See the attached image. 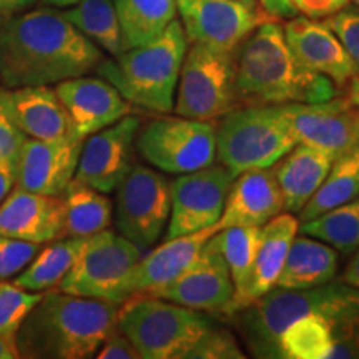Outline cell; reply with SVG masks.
<instances>
[{
  "mask_svg": "<svg viewBox=\"0 0 359 359\" xmlns=\"http://www.w3.org/2000/svg\"><path fill=\"white\" fill-rule=\"evenodd\" d=\"M103 58L57 8L34 7L0 25V87H53L97 70Z\"/></svg>",
  "mask_w": 359,
  "mask_h": 359,
  "instance_id": "cell-1",
  "label": "cell"
},
{
  "mask_svg": "<svg viewBox=\"0 0 359 359\" xmlns=\"http://www.w3.org/2000/svg\"><path fill=\"white\" fill-rule=\"evenodd\" d=\"M268 19L236 48V92L240 105L320 103L339 95L326 75L296 60L283 25Z\"/></svg>",
  "mask_w": 359,
  "mask_h": 359,
  "instance_id": "cell-2",
  "label": "cell"
},
{
  "mask_svg": "<svg viewBox=\"0 0 359 359\" xmlns=\"http://www.w3.org/2000/svg\"><path fill=\"white\" fill-rule=\"evenodd\" d=\"M118 303L45 291L15 334L19 356L27 359H88L116 330Z\"/></svg>",
  "mask_w": 359,
  "mask_h": 359,
  "instance_id": "cell-3",
  "label": "cell"
},
{
  "mask_svg": "<svg viewBox=\"0 0 359 359\" xmlns=\"http://www.w3.org/2000/svg\"><path fill=\"white\" fill-rule=\"evenodd\" d=\"M188 45L182 22L175 19L151 42L103 58L95 72L98 77L109 80L130 105L170 114Z\"/></svg>",
  "mask_w": 359,
  "mask_h": 359,
  "instance_id": "cell-4",
  "label": "cell"
},
{
  "mask_svg": "<svg viewBox=\"0 0 359 359\" xmlns=\"http://www.w3.org/2000/svg\"><path fill=\"white\" fill-rule=\"evenodd\" d=\"M299 143L286 105H238L217 125V158L233 177L276 165Z\"/></svg>",
  "mask_w": 359,
  "mask_h": 359,
  "instance_id": "cell-5",
  "label": "cell"
},
{
  "mask_svg": "<svg viewBox=\"0 0 359 359\" xmlns=\"http://www.w3.org/2000/svg\"><path fill=\"white\" fill-rule=\"evenodd\" d=\"M212 326L201 311L148 294L125 299L116 320L142 359H187Z\"/></svg>",
  "mask_w": 359,
  "mask_h": 359,
  "instance_id": "cell-6",
  "label": "cell"
},
{
  "mask_svg": "<svg viewBox=\"0 0 359 359\" xmlns=\"http://www.w3.org/2000/svg\"><path fill=\"white\" fill-rule=\"evenodd\" d=\"M238 105L236 50L188 45L175 95V114L213 122Z\"/></svg>",
  "mask_w": 359,
  "mask_h": 359,
  "instance_id": "cell-7",
  "label": "cell"
},
{
  "mask_svg": "<svg viewBox=\"0 0 359 359\" xmlns=\"http://www.w3.org/2000/svg\"><path fill=\"white\" fill-rule=\"evenodd\" d=\"M135 148L160 172L190 173L217 160V125L163 114L138 128Z\"/></svg>",
  "mask_w": 359,
  "mask_h": 359,
  "instance_id": "cell-8",
  "label": "cell"
},
{
  "mask_svg": "<svg viewBox=\"0 0 359 359\" xmlns=\"http://www.w3.org/2000/svg\"><path fill=\"white\" fill-rule=\"evenodd\" d=\"M115 224L122 236L148 250L165 235L172 210V182L145 165H135L115 188Z\"/></svg>",
  "mask_w": 359,
  "mask_h": 359,
  "instance_id": "cell-9",
  "label": "cell"
},
{
  "mask_svg": "<svg viewBox=\"0 0 359 359\" xmlns=\"http://www.w3.org/2000/svg\"><path fill=\"white\" fill-rule=\"evenodd\" d=\"M145 250L107 228L87 238L82 253L58 285L69 294L122 304V285Z\"/></svg>",
  "mask_w": 359,
  "mask_h": 359,
  "instance_id": "cell-10",
  "label": "cell"
},
{
  "mask_svg": "<svg viewBox=\"0 0 359 359\" xmlns=\"http://www.w3.org/2000/svg\"><path fill=\"white\" fill-rule=\"evenodd\" d=\"M233 178L223 165H210L172 182V210L165 240L213 226L222 217Z\"/></svg>",
  "mask_w": 359,
  "mask_h": 359,
  "instance_id": "cell-11",
  "label": "cell"
},
{
  "mask_svg": "<svg viewBox=\"0 0 359 359\" xmlns=\"http://www.w3.org/2000/svg\"><path fill=\"white\" fill-rule=\"evenodd\" d=\"M188 42L223 50H236L262 22L273 19L263 8H251L233 0H177Z\"/></svg>",
  "mask_w": 359,
  "mask_h": 359,
  "instance_id": "cell-12",
  "label": "cell"
},
{
  "mask_svg": "<svg viewBox=\"0 0 359 359\" xmlns=\"http://www.w3.org/2000/svg\"><path fill=\"white\" fill-rule=\"evenodd\" d=\"M138 128L140 118L128 114L110 127L88 135L83 140L74 180L102 193L115 191L133 167Z\"/></svg>",
  "mask_w": 359,
  "mask_h": 359,
  "instance_id": "cell-13",
  "label": "cell"
},
{
  "mask_svg": "<svg viewBox=\"0 0 359 359\" xmlns=\"http://www.w3.org/2000/svg\"><path fill=\"white\" fill-rule=\"evenodd\" d=\"M155 298L182 304L196 311L226 313L235 296L230 269L210 238L196 258L168 286L156 291Z\"/></svg>",
  "mask_w": 359,
  "mask_h": 359,
  "instance_id": "cell-14",
  "label": "cell"
},
{
  "mask_svg": "<svg viewBox=\"0 0 359 359\" xmlns=\"http://www.w3.org/2000/svg\"><path fill=\"white\" fill-rule=\"evenodd\" d=\"M299 143L316 147L334 158L359 148V107L348 98L320 103H288Z\"/></svg>",
  "mask_w": 359,
  "mask_h": 359,
  "instance_id": "cell-15",
  "label": "cell"
},
{
  "mask_svg": "<svg viewBox=\"0 0 359 359\" xmlns=\"http://www.w3.org/2000/svg\"><path fill=\"white\" fill-rule=\"evenodd\" d=\"M83 138H25L17 156V185L42 195L62 196L74 180Z\"/></svg>",
  "mask_w": 359,
  "mask_h": 359,
  "instance_id": "cell-16",
  "label": "cell"
},
{
  "mask_svg": "<svg viewBox=\"0 0 359 359\" xmlns=\"http://www.w3.org/2000/svg\"><path fill=\"white\" fill-rule=\"evenodd\" d=\"M283 30L296 60L308 70L326 75L338 87L348 85L359 74L344 45L325 20L294 15L283 25Z\"/></svg>",
  "mask_w": 359,
  "mask_h": 359,
  "instance_id": "cell-17",
  "label": "cell"
},
{
  "mask_svg": "<svg viewBox=\"0 0 359 359\" xmlns=\"http://www.w3.org/2000/svg\"><path fill=\"white\" fill-rule=\"evenodd\" d=\"M53 88L69 111L75 133L83 140L132 114V105L122 93L102 77L67 79Z\"/></svg>",
  "mask_w": 359,
  "mask_h": 359,
  "instance_id": "cell-18",
  "label": "cell"
},
{
  "mask_svg": "<svg viewBox=\"0 0 359 359\" xmlns=\"http://www.w3.org/2000/svg\"><path fill=\"white\" fill-rule=\"evenodd\" d=\"M0 107L27 138L57 140L77 137L69 111L52 85L0 87Z\"/></svg>",
  "mask_w": 359,
  "mask_h": 359,
  "instance_id": "cell-19",
  "label": "cell"
},
{
  "mask_svg": "<svg viewBox=\"0 0 359 359\" xmlns=\"http://www.w3.org/2000/svg\"><path fill=\"white\" fill-rule=\"evenodd\" d=\"M281 212H285V201L275 165L251 168L233 178L222 217L213 226L217 231L233 226H263Z\"/></svg>",
  "mask_w": 359,
  "mask_h": 359,
  "instance_id": "cell-20",
  "label": "cell"
},
{
  "mask_svg": "<svg viewBox=\"0 0 359 359\" xmlns=\"http://www.w3.org/2000/svg\"><path fill=\"white\" fill-rule=\"evenodd\" d=\"M64 223L62 196L15 187L0 203V235L47 245L64 238Z\"/></svg>",
  "mask_w": 359,
  "mask_h": 359,
  "instance_id": "cell-21",
  "label": "cell"
},
{
  "mask_svg": "<svg viewBox=\"0 0 359 359\" xmlns=\"http://www.w3.org/2000/svg\"><path fill=\"white\" fill-rule=\"evenodd\" d=\"M217 230H205L165 240L150 253L143 255L122 285V303L135 294H154L168 286L196 258Z\"/></svg>",
  "mask_w": 359,
  "mask_h": 359,
  "instance_id": "cell-22",
  "label": "cell"
},
{
  "mask_svg": "<svg viewBox=\"0 0 359 359\" xmlns=\"http://www.w3.org/2000/svg\"><path fill=\"white\" fill-rule=\"evenodd\" d=\"M299 231V219L290 212H281L262 226L259 243L243 290L238 293L226 313H238L257 299L276 288L283 264L288 257L290 246Z\"/></svg>",
  "mask_w": 359,
  "mask_h": 359,
  "instance_id": "cell-23",
  "label": "cell"
},
{
  "mask_svg": "<svg viewBox=\"0 0 359 359\" xmlns=\"http://www.w3.org/2000/svg\"><path fill=\"white\" fill-rule=\"evenodd\" d=\"M336 158L320 148L298 143L275 165L285 212L299 213L320 188Z\"/></svg>",
  "mask_w": 359,
  "mask_h": 359,
  "instance_id": "cell-24",
  "label": "cell"
},
{
  "mask_svg": "<svg viewBox=\"0 0 359 359\" xmlns=\"http://www.w3.org/2000/svg\"><path fill=\"white\" fill-rule=\"evenodd\" d=\"M338 271V253L333 246L311 236H294L288 257L278 276L276 288L309 290L333 281Z\"/></svg>",
  "mask_w": 359,
  "mask_h": 359,
  "instance_id": "cell-25",
  "label": "cell"
},
{
  "mask_svg": "<svg viewBox=\"0 0 359 359\" xmlns=\"http://www.w3.org/2000/svg\"><path fill=\"white\" fill-rule=\"evenodd\" d=\"M88 236H64L43 245L29 266L13 278V283L27 291L45 293L58 288L82 253Z\"/></svg>",
  "mask_w": 359,
  "mask_h": 359,
  "instance_id": "cell-26",
  "label": "cell"
},
{
  "mask_svg": "<svg viewBox=\"0 0 359 359\" xmlns=\"http://www.w3.org/2000/svg\"><path fill=\"white\" fill-rule=\"evenodd\" d=\"M333 336L331 359L359 358V288L348 283H333L331 293L318 308Z\"/></svg>",
  "mask_w": 359,
  "mask_h": 359,
  "instance_id": "cell-27",
  "label": "cell"
},
{
  "mask_svg": "<svg viewBox=\"0 0 359 359\" xmlns=\"http://www.w3.org/2000/svg\"><path fill=\"white\" fill-rule=\"evenodd\" d=\"M125 50L158 37L177 19V0H114Z\"/></svg>",
  "mask_w": 359,
  "mask_h": 359,
  "instance_id": "cell-28",
  "label": "cell"
},
{
  "mask_svg": "<svg viewBox=\"0 0 359 359\" xmlns=\"http://www.w3.org/2000/svg\"><path fill=\"white\" fill-rule=\"evenodd\" d=\"M65 210L64 236H92L110 228L114 203L95 188L72 180L62 193Z\"/></svg>",
  "mask_w": 359,
  "mask_h": 359,
  "instance_id": "cell-29",
  "label": "cell"
},
{
  "mask_svg": "<svg viewBox=\"0 0 359 359\" xmlns=\"http://www.w3.org/2000/svg\"><path fill=\"white\" fill-rule=\"evenodd\" d=\"M359 196V148L338 156L326 178L299 210V223L308 222Z\"/></svg>",
  "mask_w": 359,
  "mask_h": 359,
  "instance_id": "cell-30",
  "label": "cell"
},
{
  "mask_svg": "<svg viewBox=\"0 0 359 359\" xmlns=\"http://www.w3.org/2000/svg\"><path fill=\"white\" fill-rule=\"evenodd\" d=\"M60 12L75 29L109 55L116 57L125 50L114 0H80Z\"/></svg>",
  "mask_w": 359,
  "mask_h": 359,
  "instance_id": "cell-31",
  "label": "cell"
},
{
  "mask_svg": "<svg viewBox=\"0 0 359 359\" xmlns=\"http://www.w3.org/2000/svg\"><path fill=\"white\" fill-rule=\"evenodd\" d=\"M333 336L325 316L313 311L290 323L276 344L280 359H331Z\"/></svg>",
  "mask_w": 359,
  "mask_h": 359,
  "instance_id": "cell-32",
  "label": "cell"
},
{
  "mask_svg": "<svg viewBox=\"0 0 359 359\" xmlns=\"http://www.w3.org/2000/svg\"><path fill=\"white\" fill-rule=\"evenodd\" d=\"M299 231L333 246L341 253H353L359 248V196L299 223Z\"/></svg>",
  "mask_w": 359,
  "mask_h": 359,
  "instance_id": "cell-33",
  "label": "cell"
},
{
  "mask_svg": "<svg viewBox=\"0 0 359 359\" xmlns=\"http://www.w3.org/2000/svg\"><path fill=\"white\" fill-rule=\"evenodd\" d=\"M259 233H262V226H233L219 230L212 236L213 243L218 246L219 253L230 269L235 296L243 290L251 268H253L259 243Z\"/></svg>",
  "mask_w": 359,
  "mask_h": 359,
  "instance_id": "cell-34",
  "label": "cell"
},
{
  "mask_svg": "<svg viewBox=\"0 0 359 359\" xmlns=\"http://www.w3.org/2000/svg\"><path fill=\"white\" fill-rule=\"evenodd\" d=\"M42 294L20 288L13 281H0V334L15 338L27 314L40 302Z\"/></svg>",
  "mask_w": 359,
  "mask_h": 359,
  "instance_id": "cell-35",
  "label": "cell"
},
{
  "mask_svg": "<svg viewBox=\"0 0 359 359\" xmlns=\"http://www.w3.org/2000/svg\"><path fill=\"white\" fill-rule=\"evenodd\" d=\"M43 245L0 235V281L12 280L29 266Z\"/></svg>",
  "mask_w": 359,
  "mask_h": 359,
  "instance_id": "cell-36",
  "label": "cell"
},
{
  "mask_svg": "<svg viewBox=\"0 0 359 359\" xmlns=\"http://www.w3.org/2000/svg\"><path fill=\"white\" fill-rule=\"evenodd\" d=\"M246 354L240 348L230 331L222 327H210L195 348L188 353L187 359H243Z\"/></svg>",
  "mask_w": 359,
  "mask_h": 359,
  "instance_id": "cell-37",
  "label": "cell"
},
{
  "mask_svg": "<svg viewBox=\"0 0 359 359\" xmlns=\"http://www.w3.org/2000/svg\"><path fill=\"white\" fill-rule=\"evenodd\" d=\"M325 24L341 40L359 70V7L346 6L343 11L326 17Z\"/></svg>",
  "mask_w": 359,
  "mask_h": 359,
  "instance_id": "cell-38",
  "label": "cell"
},
{
  "mask_svg": "<svg viewBox=\"0 0 359 359\" xmlns=\"http://www.w3.org/2000/svg\"><path fill=\"white\" fill-rule=\"evenodd\" d=\"M97 359H142L140 353L133 346V343L116 327L111 331L109 338L103 341L95 354Z\"/></svg>",
  "mask_w": 359,
  "mask_h": 359,
  "instance_id": "cell-39",
  "label": "cell"
},
{
  "mask_svg": "<svg viewBox=\"0 0 359 359\" xmlns=\"http://www.w3.org/2000/svg\"><path fill=\"white\" fill-rule=\"evenodd\" d=\"M25 138V135L13 125L8 115L0 107V156L17 160Z\"/></svg>",
  "mask_w": 359,
  "mask_h": 359,
  "instance_id": "cell-40",
  "label": "cell"
},
{
  "mask_svg": "<svg viewBox=\"0 0 359 359\" xmlns=\"http://www.w3.org/2000/svg\"><path fill=\"white\" fill-rule=\"evenodd\" d=\"M296 11L309 19H326L333 13L343 11L349 0H291Z\"/></svg>",
  "mask_w": 359,
  "mask_h": 359,
  "instance_id": "cell-41",
  "label": "cell"
},
{
  "mask_svg": "<svg viewBox=\"0 0 359 359\" xmlns=\"http://www.w3.org/2000/svg\"><path fill=\"white\" fill-rule=\"evenodd\" d=\"M17 185V160L0 156V203Z\"/></svg>",
  "mask_w": 359,
  "mask_h": 359,
  "instance_id": "cell-42",
  "label": "cell"
},
{
  "mask_svg": "<svg viewBox=\"0 0 359 359\" xmlns=\"http://www.w3.org/2000/svg\"><path fill=\"white\" fill-rule=\"evenodd\" d=\"M258 4L273 19H291L298 13L291 0H258Z\"/></svg>",
  "mask_w": 359,
  "mask_h": 359,
  "instance_id": "cell-43",
  "label": "cell"
},
{
  "mask_svg": "<svg viewBox=\"0 0 359 359\" xmlns=\"http://www.w3.org/2000/svg\"><path fill=\"white\" fill-rule=\"evenodd\" d=\"M37 0H0V25L35 7Z\"/></svg>",
  "mask_w": 359,
  "mask_h": 359,
  "instance_id": "cell-44",
  "label": "cell"
},
{
  "mask_svg": "<svg viewBox=\"0 0 359 359\" xmlns=\"http://www.w3.org/2000/svg\"><path fill=\"white\" fill-rule=\"evenodd\" d=\"M343 281L348 283L349 286H354V288H359V248L356 250V255H354L351 262L344 269Z\"/></svg>",
  "mask_w": 359,
  "mask_h": 359,
  "instance_id": "cell-45",
  "label": "cell"
},
{
  "mask_svg": "<svg viewBox=\"0 0 359 359\" xmlns=\"http://www.w3.org/2000/svg\"><path fill=\"white\" fill-rule=\"evenodd\" d=\"M19 356V349H17L15 338L11 336L0 334V359H17Z\"/></svg>",
  "mask_w": 359,
  "mask_h": 359,
  "instance_id": "cell-46",
  "label": "cell"
},
{
  "mask_svg": "<svg viewBox=\"0 0 359 359\" xmlns=\"http://www.w3.org/2000/svg\"><path fill=\"white\" fill-rule=\"evenodd\" d=\"M348 100L354 103L356 107H359V74H356L351 80H349V83H348Z\"/></svg>",
  "mask_w": 359,
  "mask_h": 359,
  "instance_id": "cell-47",
  "label": "cell"
},
{
  "mask_svg": "<svg viewBox=\"0 0 359 359\" xmlns=\"http://www.w3.org/2000/svg\"><path fill=\"white\" fill-rule=\"evenodd\" d=\"M37 2L43 4V6L57 8V11H64V8H69L75 4H79L80 0H37Z\"/></svg>",
  "mask_w": 359,
  "mask_h": 359,
  "instance_id": "cell-48",
  "label": "cell"
},
{
  "mask_svg": "<svg viewBox=\"0 0 359 359\" xmlns=\"http://www.w3.org/2000/svg\"><path fill=\"white\" fill-rule=\"evenodd\" d=\"M233 2L243 4V6H246V7H251V8H262V7H259L258 0H233Z\"/></svg>",
  "mask_w": 359,
  "mask_h": 359,
  "instance_id": "cell-49",
  "label": "cell"
},
{
  "mask_svg": "<svg viewBox=\"0 0 359 359\" xmlns=\"http://www.w3.org/2000/svg\"><path fill=\"white\" fill-rule=\"evenodd\" d=\"M353 4H354V6H356V7H359V0H353Z\"/></svg>",
  "mask_w": 359,
  "mask_h": 359,
  "instance_id": "cell-50",
  "label": "cell"
}]
</instances>
